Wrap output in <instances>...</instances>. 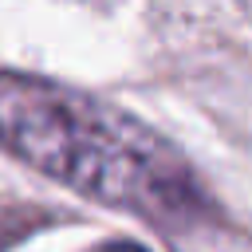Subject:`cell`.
I'll return each mask as SVG.
<instances>
[{"label": "cell", "instance_id": "2", "mask_svg": "<svg viewBox=\"0 0 252 252\" xmlns=\"http://www.w3.org/2000/svg\"><path fill=\"white\" fill-rule=\"evenodd\" d=\"M24 228H28V217H20V213H12V209H0V248L12 244Z\"/></svg>", "mask_w": 252, "mask_h": 252}, {"label": "cell", "instance_id": "1", "mask_svg": "<svg viewBox=\"0 0 252 252\" xmlns=\"http://www.w3.org/2000/svg\"><path fill=\"white\" fill-rule=\"evenodd\" d=\"M0 146L71 193L185 228L213 213L189 158L130 110L67 83L0 71Z\"/></svg>", "mask_w": 252, "mask_h": 252}, {"label": "cell", "instance_id": "3", "mask_svg": "<svg viewBox=\"0 0 252 252\" xmlns=\"http://www.w3.org/2000/svg\"><path fill=\"white\" fill-rule=\"evenodd\" d=\"M87 252H150V248H142V244H134V240H102V244H94V248H87Z\"/></svg>", "mask_w": 252, "mask_h": 252}]
</instances>
